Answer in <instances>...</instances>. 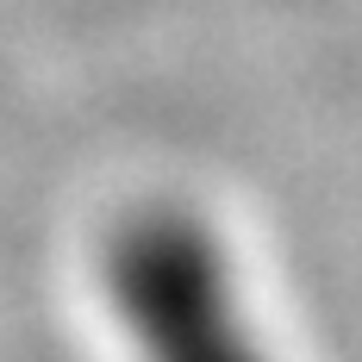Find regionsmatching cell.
Listing matches in <instances>:
<instances>
[{
  "mask_svg": "<svg viewBox=\"0 0 362 362\" xmlns=\"http://www.w3.org/2000/svg\"><path fill=\"white\" fill-rule=\"evenodd\" d=\"M112 288L150 362H262L213 244L187 218H138L112 250Z\"/></svg>",
  "mask_w": 362,
  "mask_h": 362,
  "instance_id": "1",
  "label": "cell"
}]
</instances>
